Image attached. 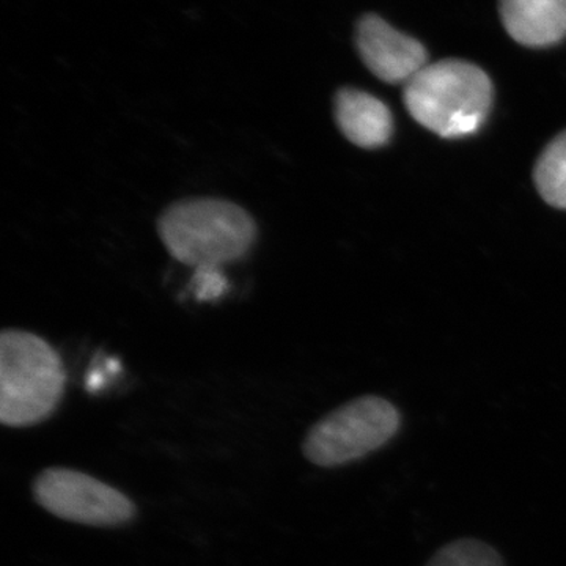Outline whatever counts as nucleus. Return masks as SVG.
Masks as SVG:
<instances>
[{
    "instance_id": "obj_5",
    "label": "nucleus",
    "mask_w": 566,
    "mask_h": 566,
    "mask_svg": "<svg viewBox=\"0 0 566 566\" xmlns=\"http://www.w3.org/2000/svg\"><path fill=\"white\" fill-rule=\"evenodd\" d=\"M32 494L52 516L82 526H125L137 515L132 499L117 488L69 468L41 471L33 480Z\"/></svg>"
},
{
    "instance_id": "obj_9",
    "label": "nucleus",
    "mask_w": 566,
    "mask_h": 566,
    "mask_svg": "<svg viewBox=\"0 0 566 566\" xmlns=\"http://www.w3.org/2000/svg\"><path fill=\"white\" fill-rule=\"evenodd\" d=\"M534 180L546 203L566 210V132L543 150L536 161Z\"/></svg>"
},
{
    "instance_id": "obj_3",
    "label": "nucleus",
    "mask_w": 566,
    "mask_h": 566,
    "mask_svg": "<svg viewBox=\"0 0 566 566\" xmlns=\"http://www.w3.org/2000/svg\"><path fill=\"white\" fill-rule=\"evenodd\" d=\"M66 375L59 353L28 331L0 334V422L25 428L54 415L65 395Z\"/></svg>"
},
{
    "instance_id": "obj_7",
    "label": "nucleus",
    "mask_w": 566,
    "mask_h": 566,
    "mask_svg": "<svg viewBox=\"0 0 566 566\" xmlns=\"http://www.w3.org/2000/svg\"><path fill=\"white\" fill-rule=\"evenodd\" d=\"M334 117L340 133L356 147L371 150L392 137V112L370 93L340 88L334 98Z\"/></svg>"
},
{
    "instance_id": "obj_2",
    "label": "nucleus",
    "mask_w": 566,
    "mask_h": 566,
    "mask_svg": "<svg viewBox=\"0 0 566 566\" xmlns=\"http://www.w3.org/2000/svg\"><path fill=\"white\" fill-rule=\"evenodd\" d=\"M403 99L423 128L458 139L482 128L493 104V84L474 63L447 59L428 63L405 84Z\"/></svg>"
},
{
    "instance_id": "obj_11",
    "label": "nucleus",
    "mask_w": 566,
    "mask_h": 566,
    "mask_svg": "<svg viewBox=\"0 0 566 566\" xmlns=\"http://www.w3.org/2000/svg\"><path fill=\"white\" fill-rule=\"evenodd\" d=\"M197 296L200 300H212L218 297L219 294L226 289V281L222 275L218 273V268H202L197 270Z\"/></svg>"
},
{
    "instance_id": "obj_10",
    "label": "nucleus",
    "mask_w": 566,
    "mask_h": 566,
    "mask_svg": "<svg viewBox=\"0 0 566 566\" xmlns=\"http://www.w3.org/2000/svg\"><path fill=\"white\" fill-rule=\"evenodd\" d=\"M427 566H505L501 554L480 542L463 538L449 543L438 551Z\"/></svg>"
},
{
    "instance_id": "obj_1",
    "label": "nucleus",
    "mask_w": 566,
    "mask_h": 566,
    "mask_svg": "<svg viewBox=\"0 0 566 566\" xmlns=\"http://www.w3.org/2000/svg\"><path fill=\"white\" fill-rule=\"evenodd\" d=\"M164 248L177 262L202 270L238 262L259 237L251 212L216 197H191L169 205L156 222Z\"/></svg>"
},
{
    "instance_id": "obj_4",
    "label": "nucleus",
    "mask_w": 566,
    "mask_h": 566,
    "mask_svg": "<svg viewBox=\"0 0 566 566\" xmlns=\"http://www.w3.org/2000/svg\"><path fill=\"white\" fill-rule=\"evenodd\" d=\"M400 427V412L390 401L365 395L319 419L305 434L303 453L319 468H338L381 449Z\"/></svg>"
},
{
    "instance_id": "obj_6",
    "label": "nucleus",
    "mask_w": 566,
    "mask_h": 566,
    "mask_svg": "<svg viewBox=\"0 0 566 566\" xmlns=\"http://www.w3.org/2000/svg\"><path fill=\"white\" fill-rule=\"evenodd\" d=\"M356 43L365 66L387 84H408L428 65L422 43L395 31L375 14H367L357 24Z\"/></svg>"
},
{
    "instance_id": "obj_8",
    "label": "nucleus",
    "mask_w": 566,
    "mask_h": 566,
    "mask_svg": "<svg viewBox=\"0 0 566 566\" xmlns=\"http://www.w3.org/2000/svg\"><path fill=\"white\" fill-rule=\"evenodd\" d=\"M501 18L524 46H551L566 36V0H501Z\"/></svg>"
}]
</instances>
